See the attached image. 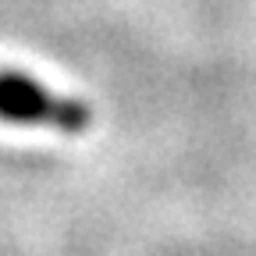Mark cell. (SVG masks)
Masks as SVG:
<instances>
[{"label":"cell","mask_w":256,"mask_h":256,"mask_svg":"<svg viewBox=\"0 0 256 256\" xmlns=\"http://www.w3.org/2000/svg\"><path fill=\"white\" fill-rule=\"evenodd\" d=\"M0 121L14 128L82 136L92 128V107L68 92L50 89L43 78L22 68H0Z\"/></svg>","instance_id":"1"}]
</instances>
